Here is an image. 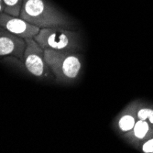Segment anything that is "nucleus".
<instances>
[{
  "label": "nucleus",
  "mask_w": 153,
  "mask_h": 153,
  "mask_svg": "<svg viewBox=\"0 0 153 153\" xmlns=\"http://www.w3.org/2000/svg\"><path fill=\"white\" fill-rule=\"evenodd\" d=\"M19 17L39 29L72 26L71 19L47 0H23Z\"/></svg>",
  "instance_id": "obj_1"
},
{
  "label": "nucleus",
  "mask_w": 153,
  "mask_h": 153,
  "mask_svg": "<svg viewBox=\"0 0 153 153\" xmlns=\"http://www.w3.org/2000/svg\"><path fill=\"white\" fill-rule=\"evenodd\" d=\"M44 57L51 71L60 82L74 80L82 70L80 58L72 52L44 50Z\"/></svg>",
  "instance_id": "obj_2"
},
{
  "label": "nucleus",
  "mask_w": 153,
  "mask_h": 153,
  "mask_svg": "<svg viewBox=\"0 0 153 153\" xmlns=\"http://www.w3.org/2000/svg\"><path fill=\"white\" fill-rule=\"evenodd\" d=\"M43 50L73 52L79 48V36L65 27H44L34 37Z\"/></svg>",
  "instance_id": "obj_3"
},
{
  "label": "nucleus",
  "mask_w": 153,
  "mask_h": 153,
  "mask_svg": "<svg viewBox=\"0 0 153 153\" xmlns=\"http://www.w3.org/2000/svg\"><path fill=\"white\" fill-rule=\"evenodd\" d=\"M26 48L24 51V64L32 75L45 77L48 75V64L44 57V50L41 48L34 38L25 39Z\"/></svg>",
  "instance_id": "obj_4"
},
{
  "label": "nucleus",
  "mask_w": 153,
  "mask_h": 153,
  "mask_svg": "<svg viewBox=\"0 0 153 153\" xmlns=\"http://www.w3.org/2000/svg\"><path fill=\"white\" fill-rule=\"evenodd\" d=\"M0 27L23 39L34 38L39 31L36 27L19 17H14L3 12L0 13Z\"/></svg>",
  "instance_id": "obj_5"
},
{
  "label": "nucleus",
  "mask_w": 153,
  "mask_h": 153,
  "mask_svg": "<svg viewBox=\"0 0 153 153\" xmlns=\"http://www.w3.org/2000/svg\"><path fill=\"white\" fill-rule=\"evenodd\" d=\"M25 48V39L0 27V56H12L23 60Z\"/></svg>",
  "instance_id": "obj_6"
},
{
  "label": "nucleus",
  "mask_w": 153,
  "mask_h": 153,
  "mask_svg": "<svg viewBox=\"0 0 153 153\" xmlns=\"http://www.w3.org/2000/svg\"><path fill=\"white\" fill-rule=\"evenodd\" d=\"M124 137L131 144H140L141 141L147 140L153 137V127L146 120L137 119L133 128L124 134Z\"/></svg>",
  "instance_id": "obj_7"
},
{
  "label": "nucleus",
  "mask_w": 153,
  "mask_h": 153,
  "mask_svg": "<svg viewBox=\"0 0 153 153\" xmlns=\"http://www.w3.org/2000/svg\"><path fill=\"white\" fill-rule=\"evenodd\" d=\"M138 106H140L138 102L134 101L130 103L117 117V126L118 130L122 132L123 134L130 131L133 128L134 125L136 124L137 120V112Z\"/></svg>",
  "instance_id": "obj_8"
},
{
  "label": "nucleus",
  "mask_w": 153,
  "mask_h": 153,
  "mask_svg": "<svg viewBox=\"0 0 153 153\" xmlns=\"http://www.w3.org/2000/svg\"><path fill=\"white\" fill-rule=\"evenodd\" d=\"M4 12L14 17H19L23 0H3Z\"/></svg>",
  "instance_id": "obj_9"
},
{
  "label": "nucleus",
  "mask_w": 153,
  "mask_h": 153,
  "mask_svg": "<svg viewBox=\"0 0 153 153\" xmlns=\"http://www.w3.org/2000/svg\"><path fill=\"white\" fill-rule=\"evenodd\" d=\"M137 119L140 120H149V123L153 127V108L147 106H138L137 112Z\"/></svg>",
  "instance_id": "obj_10"
},
{
  "label": "nucleus",
  "mask_w": 153,
  "mask_h": 153,
  "mask_svg": "<svg viewBox=\"0 0 153 153\" xmlns=\"http://www.w3.org/2000/svg\"><path fill=\"white\" fill-rule=\"evenodd\" d=\"M142 151L144 153H153V137L144 141L142 145Z\"/></svg>",
  "instance_id": "obj_11"
},
{
  "label": "nucleus",
  "mask_w": 153,
  "mask_h": 153,
  "mask_svg": "<svg viewBox=\"0 0 153 153\" xmlns=\"http://www.w3.org/2000/svg\"><path fill=\"white\" fill-rule=\"evenodd\" d=\"M4 12V5H3V0H0V13Z\"/></svg>",
  "instance_id": "obj_12"
}]
</instances>
